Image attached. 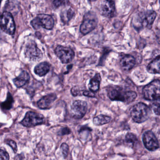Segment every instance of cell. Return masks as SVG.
<instances>
[{
	"label": "cell",
	"instance_id": "6da1fadb",
	"mask_svg": "<svg viewBox=\"0 0 160 160\" xmlns=\"http://www.w3.org/2000/svg\"><path fill=\"white\" fill-rule=\"evenodd\" d=\"M108 96L112 101H120L126 103L133 102L137 96L136 92L132 91H124L119 87L108 88Z\"/></svg>",
	"mask_w": 160,
	"mask_h": 160
},
{
	"label": "cell",
	"instance_id": "7a4b0ae2",
	"mask_svg": "<svg viewBox=\"0 0 160 160\" xmlns=\"http://www.w3.org/2000/svg\"><path fill=\"white\" fill-rule=\"evenodd\" d=\"M156 15V13L152 10L140 12L134 18V27L138 30L145 28H150Z\"/></svg>",
	"mask_w": 160,
	"mask_h": 160
},
{
	"label": "cell",
	"instance_id": "3957f363",
	"mask_svg": "<svg viewBox=\"0 0 160 160\" xmlns=\"http://www.w3.org/2000/svg\"><path fill=\"white\" fill-rule=\"evenodd\" d=\"M151 110L143 102L135 105L131 111V117L135 122L142 123L149 118Z\"/></svg>",
	"mask_w": 160,
	"mask_h": 160
},
{
	"label": "cell",
	"instance_id": "277c9868",
	"mask_svg": "<svg viewBox=\"0 0 160 160\" xmlns=\"http://www.w3.org/2000/svg\"><path fill=\"white\" fill-rule=\"evenodd\" d=\"M160 82L155 79L145 86L142 90L144 98L148 101H155L160 100Z\"/></svg>",
	"mask_w": 160,
	"mask_h": 160
},
{
	"label": "cell",
	"instance_id": "5b68a950",
	"mask_svg": "<svg viewBox=\"0 0 160 160\" xmlns=\"http://www.w3.org/2000/svg\"><path fill=\"white\" fill-rule=\"evenodd\" d=\"M31 25L35 29H38L42 27L47 30H51L54 28V20L49 15L41 14L31 22Z\"/></svg>",
	"mask_w": 160,
	"mask_h": 160
},
{
	"label": "cell",
	"instance_id": "8992f818",
	"mask_svg": "<svg viewBox=\"0 0 160 160\" xmlns=\"http://www.w3.org/2000/svg\"><path fill=\"white\" fill-rule=\"evenodd\" d=\"M0 28L3 32L10 35H13L15 32L16 25L12 14L4 12L0 17Z\"/></svg>",
	"mask_w": 160,
	"mask_h": 160
},
{
	"label": "cell",
	"instance_id": "52a82bcc",
	"mask_svg": "<svg viewBox=\"0 0 160 160\" xmlns=\"http://www.w3.org/2000/svg\"><path fill=\"white\" fill-rule=\"evenodd\" d=\"M45 122V119L43 115L32 111H28L20 123L25 127H31L43 124Z\"/></svg>",
	"mask_w": 160,
	"mask_h": 160
},
{
	"label": "cell",
	"instance_id": "ba28073f",
	"mask_svg": "<svg viewBox=\"0 0 160 160\" xmlns=\"http://www.w3.org/2000/svg\"><path fill=\"white\" fill-rule=\"evenodd\" d=\"M98 23L97 17L92 12H88L84 17L80 26V31L84 35L90 33L96 28Z\"/></svg>",
	"mask_w": 160,
	"mask_h": 160
},
{
	"label": "cell",
	"instance_id": "9c48e42d",
	"mask_svg": "<svg viewBox=\"0 0 160 160\" xmlns=\"http://www.w3.org/2000/svg\"><path fill=\"white\" fill-rule=\"evenodd\" d=\"M56 56L63 63H68L72 61L75 56L73 50L69 47L58 46L55 50Z\"/></svg>",
	"mask_w": 160,
	"mask_h": 160
},
{
	"label": "cell",
	"instance_id": "30bf717a",
	"mask_svg": "<svg viewBox=\"0 0 160 160\" xmlns=\"http://www.w3.org/2000/svg\"><path fill=\"white\" fill-rule=\"evenodd\" d=\"M98 10L102 16L105 17H113L116 13L115 2L112 1H101L98 5Z\"/></svg>",
	"mask_w": 160,
	"mask_h": 160
},
{
	"label": "cell",
	"instance_id": "8fae6325",
	"mask_svg": "<svg viewBox=\"0 0 160 160\" xmlns=\"http://www.w3.org/2000/svg\"><path fill=\"white\" fill-rule=\"evenodd\" d=\"M25 55L30 60L33 61H39L43 57L42 51L34 42H30L27 45L25 48Z\"/></svg>",
	"mask_w": 160,
	"mask_h": 160
},
{
	"label": "cell",
	"instance_id": "7c38bea8",
	"mask_svg": "<svg viewBox=\"0 0 160 160\" xmlns=\"http://www.w3.org/2000/svg\"><path fill=\"white\" fill-rule=\"evenodd\" d=\"M88 110L87 102L77 100L73 102L71 108L72 117L76 119H81L84 117Z\"/></svg>",
	"mask_w": 160,
	"mask_h": 160
},
{
	"label": "cell",
	"instance_id": "4fadbf2b",
	"mask_svg": "<svg viewBox=\"0 0 160 160\" xmlns=\"http://www.w3.org/2000/svg\"><path fill=\"white\" fill-rule=\"evenodd\" d=\"M143 141L146 148L151 151L156 150L159 148L158 139L152 131H148L144 133Z\"/></svg>",
	"mask_w": 160,
	"mask_h": 160
},
{
	"label": "cell",
	"instance_id": "5bb4252c",
	"mask_svg": "<svg viewBox=\"0 0 160 160\" xmlns=\"http://www.w3.org/2000/svg\"><path fill=\"white\" fill-rule=\"evenodd\" d=\"M57 98V95L55 93H51L46 95L38 101L37 103L38 106L41 109H49L51 107L52 104Z\"/></svg>",
	"mask_w": 160,
	"mask_h": 160
},
{
	"label": "cell",
	"instance_id": "9a60e30c",
	"mask_svg": "<svg viewBox=\"0 0 160 160\" xmlns=\"http://www.w3.org/2000/svg\"><path fill=\"white\" fill-rule=\"evenodd\" d=\"M136 64V59L133 56L125 55L122 57L120 61V65L122 69L125 71H128L133 68Z\"/></svg>",
	"mask_w": 160,
	"mask_h": 160
},
{
	"label": "cell",
	"instance_id": "2e32d148",
	"mask_svg": "<svg viewBox=\"0 0 160 160\" xmlns=\"http://www.w3.org/2000/svg\"><path fill=\"white\" fill-rule=\"evenodd\" d=\"M30 78V77L28 73L26 71H23L18 77L13 79V82L17 88H21L29 81Z\"/></svg>",
	"mask_w": 160,
	"mask_h": 160
},
{
	"label": "cell",
	"instance_id": "e0dca14e",
	"mask_svg": "<svg viewBox=\"0 0 160 160\" xmlns=\"http://www.w3.org/2000/svg\"><path fill=\"white\" fill-rule=\"evenodd\" d=\"M50 65L46 62H41L34 68V72L40 77L44 76L49 72Z\"/></svg>",
	"mask_w": 160,
	"mask_h": 160
},
{
	"label": "cell",
	"instance_id": "ac0fdd59",
	"mask_svg": "<svg viewBox=\"0 0 160 160\" xmlns=\"http://www.w3.org/2000/svg\"><path fill=\"white\" fill-rule=\"evenodd\" d=\"M147 71L150 73L159 74L160 73V56H157L147 67Z\"/></svg>",
	"mask_w": 160,
	"mask_h": 160
},
{
	"label": "cell",
	"instance_id": "d6986e66",
	"mask_svg": "<svg viewBox=\"0 0 160 160\" xmlns=\"http://www.w3.org/2000/svg\"><path fill=\"white\" fill-rule=\"evenodd\" d=\"M101 81V76L97 73L90 80L88 88L90 91L92 92L98 91L100 88V82Z\"/></svg>",
	"mask_w": 160,
	"mask_h": 160
},
{
	"label": "cell",
	"instance_id": "ffe728a7",
	"mask_svg": "<svg viewBox=\"0 0 160 160\" xmlns=\"http://www.w3.org/2000/svg\"><path fill=\"white\" fill-rule=\"evenodd\" d=\"M74 12L71 8L66 9L62 12L61 18L62 21L64 24L68 23L74 16Z\"/></svg>",
	"mask_w": 160,
	"mask_h": 160
},
{
	"label": "cell",
	"instance_id": "44dd1931",
	"mask_svg": "<svg viewBox=\"0 0 160 160\" xmlns=\"http://www.w3.org/2000/svg\"><path fill=\"white\" fill-rule=\"evenodd\" d=\"M111 120V118L109 116L100 115L93 118V122L95 125L99 126L108 123Z\"/></svg>",
	"mask_w": 160,
	"mask_h": 160
},
{
	"label": "cell",
	"instance_id": "7402d4cb",
	"mask_svg": "<svg viewBox=\"0 0 160 160\" xmlns=\"http://www.w3.org/2000/svg\"><path fill=\"white\" fill-rule=\"evenodd\" d=\"M13 103L14 100L12 96L11 95L10 92H9L7 94V99H6V101L0 104V106L3 110H10L12 107Z\"/></svg>",
	"mask_w": 160,
	"mask_h": 160
},
{
	"label": "cell",
	"instance_id": "603a6c76",
	"mask_svg": "<svg viewBox=\"0 0 160 160\" xmlns=\"http://www.w3.org/2000/svg\"><path fill=\"white\" fill-rule=\"evenodd\" d=\"M137 141V138L136 136L132 133H128L125 137V141L128 144L134 145Z\"/></svg>",
	"mask_w": 160,
	"mask_h": 160
},
{
	"label": "cell",
	"instance_id": "cb8c5ba5",
	"mask_svg": "<svg viewBox=\"0 0 160 160\" xmlns=\"http://www.w3.org/2000/svg\"><path fill=\"white\" fill-rule=\"evenodd\" d=\"M61 150L63 157L64 158H66L68 155V152H69V146L66 143H62L61 146Z\"/></svg>",
	"mask_w": 160,
	"mask_h": 160
},
{
	"label": "cell",
	"instance_id": "d4e9b609",
	"mask_svg": "<svg viewBox=\"0 0 160 160\" xmlns=\"http://www.w3.org/2000/svg\"><path fill=\"white\" fill-rule=\"evenodd\" d=\"M9 153L5 151L0 149V160H9Z\"/></svg>",
	"mask_w": 160,
	"mask_h": 160
},
{
	"label": "cell",
	"instance_id": "484cf974",
	"mask_svg": "<svg viewBox=\"0 0 160 160\" xmlns=\"http://www.w3.org/2000/svg\"><path fill=\"white\" fill-rule=\"evenodd\" d=\"M7 144L12 148L14 152L16 153L18 151V147L16 143L13 140H9L7 141Z\"/></svg>",
	"mask_w": 160,
	"mask_h": 160
},
{
	"label": "cell",
	"instance_id": "4316f807",
	"mask_svg": "<svg viewBox=\"0 0 160 160\" xmlns=\"http://www.w3.org/2000/svg\"><path fill=\"white\" fill-rule=\"evenodd\" d=\"M160 101H158L157 103H155L153 104V110L154 111V113L156 115L159 116L160 115Z\"/></svg>",
	"mask_w": 160,
	"mask_h": 160
},
{
	"label": "cell",
	"instance_id": "83f0119b",
	"mask_svg": "<svg viewBox=\"0 0 160 160\" xmlns=\"http://www.w3.org/2000/svg\"><path fill=\"white\" fill-rule=\"evenodd\" d=\"M81 90L78 87H74L71 90V92L73 96H76L80 95Z\"/></svg>",
	"mask_w": 160,
	"mask_h": 160
},
{
	"label": "cell",
	"instance_id": "f1b7e54d",
	"mask_svg": "<svg viewBox=\"0 0 160 160\" xmlns=\"http://www.w3.org/2000/svg\"><path fill=\"white\" fill-rule=\"evenodd\" d=\"M82 94L84 95V96L89 97H94L95 96L94 92H92L91 91H83Z\"/></svg>",
	"mask_w": 160,
	"mask_h": 160
},
{
	"label": "cell",
	"instance_id": "f546056e",
	"mask_svg": "<svg viewBox=\"0 0 160 160\" xmlns=\"http://www.w3.org/2000/svg\"><path fill=\"white\" fill-rule=\"evenodd\" d=\"M70 133H71V131H70V129L66 127V128H64L62 129L60 132L59 133V134L60 135H64L69 134Z\"/></svg>",
	"mask_w": 160,
	"mask_h": 160
},
{
	"label": "cell",
	"instance_id": "4dcf8cb0",
	"mask_svg": "<svg viewBox=\"0 0 160 160\" xmlns=\"http://www.w3.org/2000/svg\"><path fill=\"white\" fill-rule=\"evenodd\" d=\"M67 2H68L64 1H55L53 2V4L55 5V7H58L61 5L66 4Z\"/></svg>",
	"mask_w": 160,
	"mask_h": 160
},
{
	"label": "cell",
	"instance_id": "1f68e13d",
	"mask_svg": "<svg viewBox=\"0 0 160 160\" xmlns=\"http://www.w3.org/2000/svg\"><path fill=\"white\" fill-rule=\"evenodd\" d=\"M1 1H0V4H1Z\"/></svg>",
	"mask_w": 160,
	"mask_h": 160
}]
</instances>
